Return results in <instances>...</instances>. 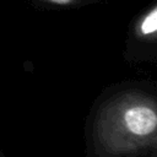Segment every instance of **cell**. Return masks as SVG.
I'll use <instances>...</instances> for the list:
<instances>
[{
  "instance_id": "1",
  "label": "cell",
  "mask_w": 157,
  "mask_h": 157,
  "mask_svg": "<svg viewBox=\"0 0 157 157\" xmlns=\"http://www.w3.org/2000/svg\"><path fill=\"white\" fill-rule=\"evenodd\" d=\"M92 137L99 157H129L155 150L156 99L142 91H123L109 97L96 113Z\"/></svg>"
},
{
  "instance_id": "2",
  "label": "cell",
  "mask_w": 157,
  "mask_h": 157,
  "mask_svg": "<svg viewBox=\"0 0 157 157\" xmlns=\"http://www.w3.org/2000/svg\"><path fill=\"white\" fill-rule=\"evenodd\" d=\"M132 33L136 39L147 43H155L157 36V6L153 4L145 10L136 20Z\"/></svg>"
},
{
  "instance_id": "3",
  "label": "cell",
  "mask_w": 157,
  "mask_h": 157,
  "mask_svg": "<svg viewBox=\"0 0 157 157\" xmlns=\"http://www.w3.org/2000/svg\"><path fill=\"white\" fill-rule=\"evenodd\" d=\"M38 1L60 7H70V6H78L80 4H82L83 0H38Z\"/></svg>"
}]
</instances>
